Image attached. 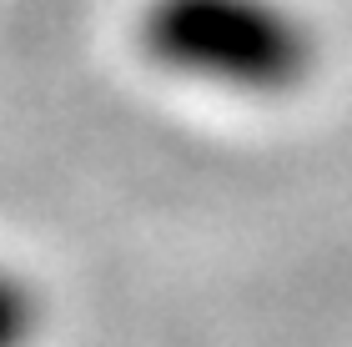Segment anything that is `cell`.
I'll return each mask as SVG.
<instances>
[{
    "instance_id": "cell-1",
    "label": "cell",
    "mask_w": 352,
    "mask_h": 347,
    "mask_svg": "<svg viewBox=\"0 0 352 347\" xmlns=\"http://www.w3.org/2000/svg\"><path fill=\"white\" fill-rule=\"evenodd\" d=\"M136 36L171 76L227 91L292 86L312 51L282 0H146Z\"/></svg>"
},
{
    "instance_id": "cell-2",
    "label": "cell",
    "mask_w": 352,
    "mask_h": 347,
    "mask_svg": "<svg viewBox=\"0 0 352 347\" xmlns=\"http://www.w3.org/2000/svg\"><path fill=\"white\" fill-rule=\"evenodd\" d=\"M36 322H41V307L30 282H21L10 267H0V347H25L36 337Z\"/></svg>"
}]
</instances>
